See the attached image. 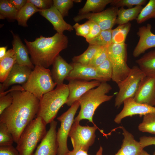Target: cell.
<instances>
[{
  "label": "cell",
  "mask_w": 155,
  "mask_h": 155,
  "mask_svg": "<svg viewBox=\"0 0 155 155\" xmlns=\"http://www.w3.org/2000/svg\"><path fill=\"white\" fill-rule=\"evenodd\" d=\"M13 97L11 105L0 115V123L5 124L17 143L22 132L37 114L39 100L26 91L10 92Z\"/></svg>",
  "instance_id": "obj_1"
},
{
  "label": "cell",
  "mask_w": 155,
  "mask_h": 155,
  "mask_svg": "<svg viewBox=\"0 0 155 155\" xmlns=\"http://www.w3.org/2000/svg\"><path fill=\"white\" fill-rule=\"evenodd\" d=\"M24 41L32 64L48 68L52 65L56 58L68 45L67 36L56 33L51 37L41 35L32 42Z\"/></svg>",
  "instance_id": "obj_2"
},
{
  "label": "cell",
  "mask_w": 155,
  "mask_h": 155,
  "mask_svg": "<svg viewBox=\"0 0 155 155\" xmlns=\"http://www.w3.org/2000/svg\"><path fill=\"white\" fill-rule=\"evenodd\" d=\"M112 89L111 86L106 82H101L95 88L88 91L79 99L80 111L74 120V122L83 119H87L96 125L93 117L95 110L103 103L111 100L113 95L107 94Z\"/></svg>",
  "instance_id": "obj_3"
},
{
  "label": "cell",
  "mask_w": 155,
  "mask_h": 155,
  "mask_svg": "<svg viewBox=\"0 0 155 155\" xmlns=\"http://www.w3.org/2000/svg\"><path fill=\"white\" fill-rule=\"evenodd\" d=\"M69 95L67 85H57L39 100L37 117H41L46 124L50 123L54 120L60 108L66 104Z\"/></svg>",
  "instance_id": "obj_4"
},
{
  "label": "cell",
  "mask_w": 155,
  "mask_h": 155,
  "mask_svg": "<svg viewBox=\"0 0 155 155\" xmlns=\"http://www.w3.org/2000/svg\"><path fill=\"white\" fill-rule=\"evenodd\" d=\"M46 125L41 117H37L26 127L16 143V148L20 155H32L46 133Z\"/></svg>",
  "instance_id": "obj_5"
},
{
  "label": "cell",
  "mask_w": 155,
  "mask_h": 155,
  "mask_svg": "<svg viewBox=\"0 0 155 155\" xmlns=\"http://www.w3.org/2000/svg\"><path fill=\"white\" fill-rule=\"evenodd\" d=\"M56 85L49 69L36 65L27 81L22 86L25 91L40 100L44 94L53 90Z\"/></svg>",
  "instance_id": "obj_6"
},
{
  "label": "cell",
  "mask_w": 155,
  "mask_h": 155,
  "mask_svg": "<svg viewBox=\"0 0 155 155\" xmlns=\"http://www.w3.org/2000/svg\"><path fill=\"white\" fill-rule=\"evenodd\" d=\"M107 55L113 67L111 80L118 85L127 76L131 70L127 63L126 44L112 43L107 48Z\"/></svg>",
  "instance_id": "obj_7"
},
{
  "label": "cell",
  "mask_w": 155,
  "mask_h": 155,
  "mask_svg": "<svg viewBox=\"0 0 155 155\" xmlns=\"http://www.w3.org/2000/svg\"><path fill=\"white\" fill-rule=\"evenodd\" d=\"M146 77L138 66L135 65L131 68L127 76L118 85L119 91L115 98V106L119 108L125 99L133 98Z\"/></svg>",
  "instance_id": "obj_8"
},
{
  "label": "cell",
  "mask_w": 155,
  "mask_h": 155,
  "mask_svg": "<svg viewBox=\"0 0 155 155\" xmlns=\"http://www.w3.org/2000/svg\"><path fill=\"white\" fill-rule=\"evenodd\" d=\"M80 106L79 101H76L67 111L57 118L61 123L60 127L57 132V155H65L69 151L67 146V138L74 122V116Z\"/></svg>",
  "instance_id": "obj_9"
},
{
  "label": "cell",
  "mask_w": 155,
  "mask_h": 155,
  "mask_svg": "<svg viewBox=\"0 0 155 155\" xmlns=\"http://www.w3.org/2000/svg\"><path fill=\"white\" fill-rule=\"evenodd\" d=\"M80 122H74L72 125L69 137H70L74 150H81L88 152L89 148L94 144L96 138L95 132L98 127L83 126Z\"/></svg>",
  "instance_id": "obj_10"
},
{
  "label": "cell",
  "mask_w": 155,
  "mask_h": 155,
  "mask_svg": "<svg viewBox=\"0 0 155 155\" xmlns=\"http://www.w3.org/2000/svg\"><path fill=\"white\" fill-rule=\"evenodd\" d=\"M118 9L117 7L112 6L99 12L77 15L73 20L77 22L86 19L97 24L102 30L111 29L116 24Z\"/></svg>",
  "instance_id": "obj_11"
},
{
  "label": "cell",
  "mask_w": 155,
  "mask_h": 155,
  "mask_svg": "<svg viewBox=\"0 0 155 155\" xmlns=\"http://www.w3.org/2000/svg\"><path fill=\"white\" fill-rule=\"evenodd\" d=\"M123 104V109L114 119L115 122L117 124H119L123 118L128 116L139 115L141 117L148 114L155 113V107L147 104L137 103L133 98L125 99Z\"/></svg>",
  "instance_id": "obj_12"
},
{
  "label": "cell",
  "mask_w": 155,
  "mask_h": 155,
  "mask_svg": "<svg viewBox=\"0 0 155 155\" xmlns=\"http://www.w3.org/2000/svg\"><path fill=\"white\" fill-rule=\"evenodd\" d=\"M57 122L55 120L50 123L49 129L32 155H57Z\"/></svg>",
  "instance_id": "obj_13"
},
{
  "label": "cell",
  "mask_w": 155,
  "mask_h": 155,
  "mask_svg": "<svg viewBox=\"0 0 155 155\" xmlns=\"http://www.w3.org/2000/svg\"><path fill=\"white\" fill-rule=\"evenodd\" d=\"M101 82L94 80L90 82L79 80H71L67 84L69 95L66 104L71 106L89 90L98 86Z\"/></svg>",
  "instance_id": "obj_14"
},
{
  "label": "cell",
  "mask_w": 155,
  "mask_h": 155,
  "mask_svg": "<svg viewBox=\"0 0 155 155\" xmlns=\"http://www.w3.org/2000/svg\"><path fill=\"white\" fill-rule=\"evenodd\" d=\"M32 69L25 66L15 63L4 81L0 84V93L3 92L10 86L25 83L30 76Z\"/></svg>",
  "instance_id": "obj_15"
},
{
  "label": "cell",
  "mask_w": 155,
  "mask_h": 155,
  "mask_svg": "<svg viewBox=\"0 0 155 155\" xmlns=\"http://www.w3.org/2000/svg\"><path fill=\"white\" fill-rule=\"evenodd\" d=\"M73 69L65 79L69 81L71 80H79L88 81L92 80L99 81L101 82L108 81L107 80L100 76L97 72L95 68L79 63H71Z\"/></svg>",
  "instance_id": "obj_16"
},
{
  "label": "cell",
  "mask_w": 155,
  "mask_h": 155,
  "mask_svg": "<svg viewBox=\"0 0 155 155\" xmlns=\"http://www.w3.org/2000/svg\"><path fill=\"white\" fill-rule=\"evenodd\" d=\"M152 27L148 24L139 28L137 34L139 39L133 51V57H137L148 49L155 47V34L151 31Z\"/></svg>",
  "instance_id": "obj_17"
},
{
  "label": "cell",
  "mask_w": 155,
  "mask_h": 155,
  "mask_svg": "<svg viewBox=\"0 0 155 155\" xmlns=\"http://www.w3.org/2000/svg\"><path fill=\"white\" fill-rule=\"evenodd\" d=\"M155 96V78L146 77L133 98L136 102L152 106Z\"/></svg>",
  "instance_id": "obj_18"
},
{
  "label": "cell",
  "mask_w": 155,
  "mask_h": 155,
  "mask_svg": "<svg viewBox=\"0 0 155 155\" xmlns=\"http://www.w3.org/2000/svg\"><path fill=\"white\" fill-rule=\"evenodd\" d=\"M39 13L51 23L57 33L62 34L65 30L71 32L73 30V26L64 20L62 15L53 5L50 8L42 10Z\"/></svg>",
  "instance_id": "obj_19"
},
{
  "label": "cell",
  "mask_w": 155,
  "mask_h": 155,
  "mask_svg": "<svg viewBox=\"0 0 155 155\" xmlns=\"http://www.w3.org/2000/svg\"><path fill=\"white\" fill-rule=\"evenodd\" d=\"M51 73L52 79L57 85L63 84L64 80L73 69L71 64L68 63L59 55L55 59Z\"/></svg>",
  "instance_id": "obj_20"
},
{
  "label": "cell",
  "mask_w": 155,
  "mask_h": 155,
  "mask_svg": "<svg viewBox=\"0 0 155 155\" xmlns=\"http://www.w3.org/2000/svg\"><path fill=\"white\" fill-rule=\"evenodd\" d=\"M124 138L121 148L114 155H140L143 150L139 142L133 135L122 127Z\"/></svg>",
  "instance_id": "obj_21"
},
{
  "label": "cell",
  "mask_w": 155,
  "mask_h": 155,
  "mask_svg": "<svg viewBox=\"0 0 155 155\" xmlns=\"http://www.w3.org/2000/svg\"><path fill=\"white\" fill-rule=\"evenodd\" d=\"M11 32L13 37L12 49L16 56V63L20 65L28 66L33 70L35 66L29 57L26 46L23 44L17 34H14L12 31Z\"/></svg>",
  "instance_id": "obj_22"
},
{
  "label": "cell",
  "mask_w": 155,
  "mask_h": 155,
  "mask_svg": "<svg viewBox=\"0 0 155 155\" xmlns=\"http://www.w3.org/2000/svg\"><path fill=\"white\" fill-rule=\"evenodd\" d=\"M136 62L146 77L155 78V50L145 54Z\"/></svg>",
  "instance_id": "obj_23"
},
{
  "label": "cell",
  "mask_w": 155,
  "mask_h": 155,
  "mask_svg": "<svg viewBox=\"0 0 155 155\" xmlns=\"http://www.w3.org/2000/svg\"><path fill=\"white\" fill-rule=\"evenodd\" d=\"M16 56L13 49L8 50L5 56L0 60V82L5 80L16 62Z\"/></svg>",
  "instance_id": "obj_24"
},
{
  "label": "cell",
  "mask_w": 155,
  "mask_h": 155,
  "mask_svg": "<svg viewBox=\"0 0 155 155\" xmlns=\"http://www.w3.org/2000/svg\"><path fill=\"white\" fill-rule=\"evenodd\" d=\"M143 7L137 5L135 7L125 9L121 7L118 9L116 24L119 25L124 24L129 22L136 19L141 12Z\"/></svg>",
  "instance_id": "obj_25"
},
{
  "label": "cell",
  "mask_w": 155,
  "mask_h": 155,
  "mask_svg": "<svg viewBox=\"0 0 155 155\" xmlns=\"http://www.w3.org/2000/svg\"><path fill=\"white\" fill-rule=\"evenodd\" d=\"M41 11L32 3L27 2L18 12L16 20L18 24L23 27H27V22L29 19L35 13Z\"/></svg>",
  "instance_id": "obj_26"
},
{
  "label": "cell",
  "mask_w": 155,
  "mask_h": 155,
  "mask_svg": "<svg viewBox=\"0 0 155 155\" xmlns=\"http://www.w3.org/2000/svg\"><path fill=\"white\" fill-rule=\"evenodd\" d=\"M113 0H87L85 5L79 10L78 15L90 13H96L104 10L106 5Z\"/></svg>",
  "instance_id": "obj_27"
},
{
  "label": "cell",
  "mask_w": 155,
  "mask_h": 155,
  "mask_svg": "<svg viewBox=\"0 0 155 155\" xmlns=\"http://www.w3.org/2000/svg\"><path fill=\"white\" fill-rule=\"evenodd\" d=\"M18 11L9 0L0 1V19L7 18L10 20H16Z\"/></svg>",
  "instance_id": "obj_28"
},
{
  "label": "cell",
  "mask_w": 155,
  "mask_h": 155,
  "mask_svg": "<svg viewBox=\"0 0 155 155\" xmlns=\"http://www.w3.org/2000/svg\"><path fill=\"white\" fill-rule=\"evenodd\" d=\"M101 47L89 44L87 49L82 54L72 58L73 62L88 65L98 49Z\"/></svg>",
  "instance_id": "obj_29"
},
{
  "label": "cell",
  "mask_w": 155,
  "mask_h": 155,
  "mask_svg": "<svg viewBox=\"0 0 155 155\" xmlns=\"http://www.w3.org/2000/svg\"><path fill=\"white\" fill-rule=\"evenodd\" d=\"M129 22L119 25L115 28L112 29V43H125L127 35L131 27Z\"/></svg>",
  "instance_id": "obj_30"
},
{
  "label": "cell",
  "mask_w": 155,
  "mask_h": 155,
  "mask_svg": "<svg viewBox=\"0 0 155 155\" xmlns=\"http://www.w3.org/2000/svg\"><path fill=\"white\" fill-rule=\"evenodd\" d=\"M88 43L89 44L108 47L112 43V29L102 30L99 35Z\"/></svg>",
  "instance_id": "obj_31"
},
{
  "label": "cell",
  "mask_w": 155,
  "mask_h": 155,
  "mask_svg": "<svg viewBox=\"0 0 155 155\" xmlns=\"http://www.w3.org/2000/svg\"><path fill=\"white\" fill-rule=\"evenodd\" d=\"M151 18L155 19V0H150L137 18V23L141 24Z\"/></svg>",
  "instance_id": "obj_32"
},
{
  "label": "cell",
  "mask_w": 155,
  "mask_h": 155,
  "mask_svg": "<svg viewBox=\"0 0 155 155\" xmlns=\"http://www.w3.org/2000/svg\"><path fill=\"white\" fill-rule=\"evenodd\" d=\"M138 129L142 132L155 134V113L144 115L142 123L138 125Z\"/></svg>",
  "instance_id": "obj_33"
},
{
  "label": "cell",
  "mask_w": 155,
  "mask_h": 155,
  "mask_svg": "<svg viewBox=\"0 0 155 155\" xmlns=\"http://www.w3.org/2000/svg\"><path fill=\"white\" fill-rule=\"evenodd\" d=\"M81 0H53L54 6L63 18L68 15L69 10L73 7L74 2H80Z\"/></svg>",
  "instance_id": "obj_34"
},
{
  "label": "cell",
  "mask_w": 155,
  "mask_h": 155,
  "mask_svg": "<svg viewBox=\"0 0 155 155\" xmlns=\"http://www.w3.org/2000/svg\"><path fill=\"white\" fill-rule=\"evenodd\" d=\"M95 69L99 75L106 79L108 81L111 80L113 73V67L108 58Z\"/></svg>",
  "instance_id": "obj_35"
},
{
  "label": "cell",
  "mask_w": 155,
  "mask_h": 155,
  "mask_svg": "<svg viewBox=\"0 0 155 155\" xmlns=\"http://www.w3.org/2000/svg\"><path fill=\"white\" fill-rule=\"evenodd\" d=\"M13 142L12 135L6 125L0 123V146L11 145Z\"/></svg>",
  "instance_id": "obj_36"
},
{
  "label": "cell",
  "mask_w": 155,
  "mask_h": 155,
  "mask_svg": "<svg viewBox=\"0 0 155 155\" xmlns=\"http://www.w3.org/2000/svg\"><path fill=\"white\" fill-rule=\"evenodd\" d=\"M107 48L101 47L97 51L88 65L96 68L107 59Z\"/></svg>",
  "instance_id": "obj_37"
},
{
  "label": "cell",
  "mask_w": 155,
  "mask_h": 155,
  "mask_svg": "<svg viewBox=\"0 0 155 155\" xmlns=\"http://www.w3.org/2000/svg\"><path fill=\"white\" fill-rule=\"evenodd\" d=\"M147 1L146 0H113L110 4L112 6L118 8L127 6L130 8L134 5H144Z\"/></svg>",
  "instance_id": "obj_38"
},
{
  "label": "cell",
  "mask_w": 155,
  "mask_h": 155,
  "mask_svg": "<svg viewBox=\"0 0 155 155\" xmlns=\"http://www.w3.org/2000/svg\"><path fill=\"white\" fill-rule=\"evenodd\" d=\"M73 27L75 29L77 35L83 37L85 38L90 32V26L87 21L82 24H80L76 22Z\"/></svg>",
  "instance_id": "obj_39"
},
{
  "label": "cell",
  "mask_w": 155,
  "mask_h": 155,
  "mask_svg": "<svg viewBox=\"0 0 155 155\" xmlns=\"http://www.w3.org/2000/svg\"><path fill=\"white\" fill-rule=\"evenodd\" d=\"M87 21L90 28L89 34L85 38L86 41L88 42L99 35L102 30L99 26L95 22L89 20Z\"/></svg>",
  "instance_id": "obj_40"
},
{
  "label": "cell",
  "mask_w": 155,
  "mask_h": 155,
  "mask_svg": "<svg viewBox=\"0 0 155 155\" xmlns=\"http://www.w3.org/2000/svg\"><path fill=\"white\" fill-rule=\"evenodd\" d=\"M38 8L42 10H46L50 8L53 5L52 0H27Z\"/></svg>",
  "instance_id": "obj_41"
},
{
  "label": "cell",
  "mask_w": 155,
  "mask_h": 155,
  "mask_svg": "<svg viewBox=\"0 0 155 155\" xmlns=\"http://www.w3.org/2000/svg\"><path fill=\"white\" fill-rule=\"evenodd\" d=\"M13 97L10 92L0 97V115L12 104Z\"/></svg>",
  "instance_id": "obj_42"
},
{
  "label": "cell",
  "mask_w": 155,
  "mask_h": 155,
  "mask_svg": "<svg viewBox=\"0 0 155 155\" xmlns=\"http://www.w3.org/2000/svg\"><path fill=\"white\" fill-rule=\"evenodd\" d=\"M0 155H20L16 148L12 145L0 146Z\"/></svg>",
  "instance_id": "obj_43"
},
{
  "label": "cell",
  "mask_w": 155,
  "mask_h": 155,
  "mask_svg": "<svg viewBox=\"0 0 155 155\" xmlns=\"http://www.w3.org/2000/svg\"><path fill=\"white\" fill-rule=\"evenodd\" d=\"M139 142L143 148L149 146L155 145V136L141 137L140 138Z\"/></svg>",
  "instance_id": "obj_44"
},
{
  "label": "cell",
  "mask_w": 155,
  "mask_h": 155,
  "mask_svg": "<svg viewBox=\"0 0 155 155\" xmlns=\"http://www.w3.org/2000/svg\"><path fill=\"white\" fill-rule=\"evenodd\" d=\"M103 148L100 146L95 155H102ZM87 152L81 150H74L69 151L65 155H88Z\"/></svg>",
  "instance_id": "obj_45"
},
{
  "label": "cell",
  "mask_w": 155,
  "mask_h": 155,
  "mask_svg": "<svg viewBox=\"0 0 155 155\" xmlns=\"http://www.w3.org/2000/svg\"><path fill=\"white\" fill-rule=\"evenodd\" d=\"M10 3L18 11L27 3V0H9Z\"/></svg>",
  "instance_id": "obj_46"
},
{
  "label": "cell",
  "mask_w": 155,
  "mask_h": 155,
  "mask_svg": "<svg viewBox=\"0 0 155 155\" xmlns=\"http://www.w3.org/2000/svg\"><path fill=\"white\" fill-rule=\"evenodd\" d=\"M14 90H20V91H24V90L22 86H21L20 85H15L13 86L11 89L8 90L4 92L0 93V97L5 96L8 93L12 92Z\"/></svg>",
  "instance_id": "obj_47"
},
{
  "label": "cell",
  "mask_w": 155,
  "mask_h": 155,
  "mask_svg": "<svg viewBox=\"0 0 155 155\" xmlns=\"http://www.w3.org/2000/svg\"><path fill=\"white\" fill-rule=\"evenodd\" d=\"M7 46L1 47H0V60L2 59L5 55L6 53Z\"/></svg>",
  "instance_id": "obj_48"
},
{
  "label": "cell",
  "mask_w": 155,
  "mask_h": 155,
  "mask_svg": "<svg viewBox=\"0 0 155 155\" xmlns=\"http://www.w3.org/2000/svg\"><path fill=\"white\" fill-rule=\"evenodd\" d=\"M140 155H150L147 152L143 150Z\"/></svg>",
  "instance_id": "obj_49"
},
{
  "label": "cell",
  "mask_w": 155,
  "mask_h": 155,
  "mask_svg": "<svg viewBox=\"0 0 155 155\" xmlns=\"http://www.w3.org/2000/svg\"><path fill=\"white\" fill-rule=\"evenodd\" d=\"M155 96L154 99V103L153 104V106H155Z\"/></svg>",
  "instance_id": "obj_50"
},
{
  "label": "cell",
  "mask_w": 155,
  "mask_h": 155,
  "mask_svg": "<svg viewBox=\"0 0 155 155\" xmlns=\"http://www.w3.org/2000/svg\"><path fill=\"white\" fill-rule=\"evenodd\" d=\"M153 155H155V151L153 153Z\"/></svg>",
  "instance_id": "obj_51"
}]
</instances>
